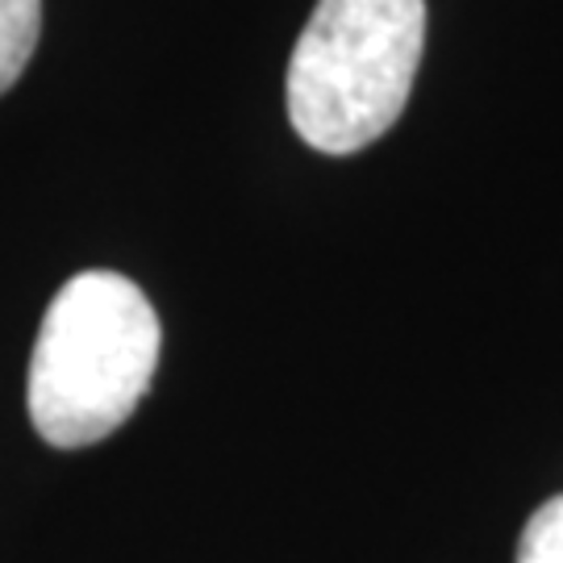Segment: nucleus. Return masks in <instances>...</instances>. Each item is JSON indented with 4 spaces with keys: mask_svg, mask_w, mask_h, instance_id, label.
Wrapping results in <instances>:
<instances>
[{
    "mask_svg": "<svg viewBox=\"0 0 563 563\" xmlns=\"http://www.w3.org/2000/svg\"><path fill=\"white\" fill-rule=\"evenodd\" d=\"M159 313L118 272H80L42 318L30 360V422L51 446L76 451L109 439L151 388Z\"/></svg>",
    "mask_w": 563,
    "mask_h": 563,
    "instance_id": "obj_1",
    "label": "nucleus"
},
{
    "mask_svg": "<svg viewBox=\"0 0 563 563\" xmlns=\"http://www.w3.org/2000/svg\"><path fill=\"white\" fill-rule=\"evenodd\" d=\"M426 0H318L288 63V118L313 151L355 155L409 104Z\"/></svg>",
    "mask_w": 563,
    "mask_h": 563,
    "instance_id": "obj_2",
    "label": "nucleus"
},
{
    "mask_svg": "<svg viewBox=\"0 0 563 563\" xmlns=\"http://www.w3.org/2000/svg\"><path fill=\"white\" fill-rule=\"evenodd\" d=\"M518 563H563V493L530 514L518 543Z\"/></svg>",
    "mask_w": 563,
    "mask_h": 563,
    "instance_id": "obj_4",
    "label": "nucleus"
},
{
    "mask_svg": "<svg viewBox=\"0 0 563 563\" xmlns=\"http://www.w3.org/2000/svg\"><path fill=\"white\" fill-rule=\"evenodd\" d=\"M42 34V0H0V97L21 80Z\"/></svg>",
    "mask_w": 563,
    "mask_h": 563,
    "instance_id": "obj_3",
    "label": "nucleus"
}]
</instances>
